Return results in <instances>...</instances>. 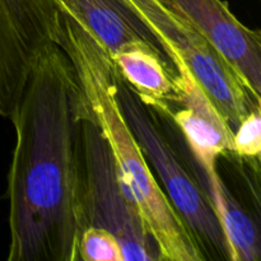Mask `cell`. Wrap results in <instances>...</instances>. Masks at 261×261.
I'll list each match as a JSON object with an SVG mask.
<instances>
[{"mask_svg":"<svg viewBox=\"0 0 261 261\" xmlns=\"http://www.w3.org/2000/svg\"><path fill=\"white\" fill-rule=\"evenodd\" d=\"M87 112L75 69L59 45L31 66L10 115L15 145L8 173V261H78L86 229L79 126Z\"/></svg>","mask_w":261,"mask_h":261,"instance_id":"obj_1","label":"cell"},{"mask_svg":"<svg viewBox=\"0 0 261 261\" xmlns=\"http://www.w3.org/2000/svg\"><path fill=\"white\" fill-rule=\"evenodd\" d=\"M59 46L75 69L87 107L106 139L124 190L137 206L160 261H205L194 234L168 200L130 130L116 96L117 73L101 43L61 14Z\"/></svg>","mask_w":261,"mask_h":261,"instance_id":"obj_2","label":"cell"},{"mask_svg":"<svg viewBox=\"0 0 261 261\" xmlns=\"http://www.w3.org/2000/svg\"><path fill=\"white\" fill-rule=\"evenodd\" d=\"M116 96L120 110L145 160L158 176V182L162 184L161 186L170 203L198 241L206 260L209 257L229 260L228 246L208 194L184 166L160 126L154 110L143 103L120 75H117Z\"/></svg>","mask_w":261,"mask_h":261,"instance_id":"obj_3","label":"cell"},{"mask_svg":"<svg viewBox=\"0 0 261 261\" xmlns=\"http://www.w3.org/2000/svg\"><path fill=\"white\" fill-rule=\"evenodd\" d=\"M79 143L86 228L111 232L121 246L124 261H160L155 244L124 190L109 144L88 107L79 126Z\"/></svg>","mask_w":261,"mask_h":261,"instance_id":"obj_4","label":"cell"},{"mask_svg":"<svg viewBox=\"0 0 261 261\" xmlns=\"http://www.w3.org/2000/svg\"><path fill=\"white\" fill-rule=\"evenodd\" d=\"M124 2L154 33L167 58L168 51H173L185 61L232 130L261 103L233 66L190 23L171 13L157 0Z\"/></svg>","mask_w":261,"mask_h":261,"instance_id":"obj_5","label":"cell"},{"mask_svg":"<svg viewBox=\"0 0 261 261\" xmlns=\"http://www.w3.org/2000/svg\"><path fill=\"white\" fill-rule=\"evenodd\" d=\"M175 73L173 94L165 116H171L200 170L217 165L223 155L232 154L233 130L200 86L185 61L168 51Z\"/></svg>","mask_w":261,"mask_h":261,"instance_id":"obj_6","label":"cell"},{"mask_svg":"<svg viewBox=\"0 0 261 261\" xmlns=\"http://www.w3.org/2000/svg\"><path fill=\"white\" fill-rule=\"evenodd\" d=\"M199 31L261 101V36L240 22L223 0H157Z\"/></svg>","mask_w":261,"mask_h":261,"instance_id":"obj_7","label":"cell"},{"mask_svg":"<svg viewBox=\"0 0 261 261\" xmlns=\"http://www.w3.org/2000/svg\"><path fill=\"white\" fill-rule=\"evenodd\" d=\"M112 59L122 81L148 107L165 114L172 101L175 73L150 46L138 42L120 48Z\"/></svg>","mask_w":261,"mask_h":261,"instance_id":"obj_8","label":"cell"},{"mask_svg":"<svg viewBox=\"0 0 261 261\" xmlns=\"http://www.w3.org/2000/svg\"><path fill=\"white\" fill-rule=\"evenodd\" d=\"M205 191L223 231L231 261L261 259L260 232L240 200L234 198L222 180L217 165L201 170Z\"/></svg>","mask_w":261,"mask_h":261,"instance_id":"obj_9","label":"cell"},{"mask_svg":"<svg viewBox=\"0 0 261 261\" xmlns=\"http://www.w3.org/2000/svg\"><path fill=\"white\" fill-rule=\"evenodd\" d=\"M31 61L20 46L0 0V117L14 111L31 71Z\"/></svg>","mask_w":261,"mask_h":261,"instance_id":"obj_10","label":"cell"},{"mask_svg":"<svg viewBox=\"0 0 261 261\" xmlns=\"http://www.w3.org/2000/svg\"><path fill=\"white\" fill-rule=\"evenodd\" d=\"M232 154L249 165L259 167L261 154V114L260 105L255 106L233 130Z\"/></svg>","mask_w":261,"mask_h":261,"instance_id":"obj_11","label":"cell"},{"mask_svg":"<svg viewBox=\"0 0 261 261\" xmlns=\"http://www.w3.org/2000/svg\"><path fill=\"white\" fill-rule=\"evenodd\" d=\"M79 260L124 261L119 241L111 232L96 227H87L78 245Z\"/></svg>","mask_w":261,"mask_h":261,"instance_id":"obj_12","label":"cell"}]
</instances>
